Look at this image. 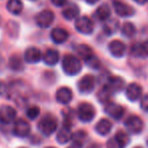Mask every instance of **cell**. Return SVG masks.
<instances>
[{
	"label": "cell",
	"instance_id": "cell-26",
	"mask_svg": "<svg viewBox=\"0 0 148 148\" xmlns=\"http://www.w3.org/2000/svg\"><path fill=\"white\" fill-rule=\"evenodd\" d=\"M112 95H113V91H112L107 85H105V86L99 91L97 97H99V101H101V103H107L108 101H109V99H111Z\"/></svg>",
	"mask_w": 148,
	"mask_h": 148
},
{
	"label": "cell",
	"instance_id": "cell-6",
	"mask_svg": "<svg viewBox=\"0 0 148 148\" xmlns=\"http://www.w3.org/2000/svg\"><path fill=\"white\" fill-rule=\"evenodd\" d=\"M125 127L132 134H139L143 129V122L138 116H130L125 121Z\"/></svg>",
	"mask_w": 148,
	"mask_h": 148
},
{
	"label": "cell",
	"instance_id": "cell-23",
	"mask_svg": "<svg viewBox=\"0 0 148 148\" xmlns=\"http://www.w3.org/2000/svg\"><path fill=\"white\" fill-rule=\"evenodd\" d=\"M76 52L78 54V56L80 58H82L84 60V62H86L87 60L90 59L92 56H95L93 54V51L89 46L87 45H84V44H81V45H78L76 47Z\"/></svg>",
	"mask_w": 148,
	"mask_h": 148
},
{
	"label": "cell",
	"instance_id": "cell-29",
	"mask_svg": "<svg viewBox=\"0 0 148 148\" xmlns=\"http://www.w3.org/2000/svg\"><path fill=\"white\" fill-rule=\"evenodd\" d=\"M122 34L127 38H132L136 34V27L132 23H125L122 25Z\"/></svg>",
	"mask_w": 148,
	"mask_h": 148
},
{
	"label": "cell",
	"instance_id": "cell-15",
	"mask_svg": "<svg viewBox=\"0 0 148 148\" xmlns=\"http://www.w3.org/2000/svg\"><path fill=\"white\" fill-rule=\"evenodd\" d=\"M23 58H25V61L27 63H38L42 59V53L38 48L31 47L25 50Z\"/></svg>",
	"mask_w": 148,
	"mask_h": 148
},
{
	"label": "cell",
	"instance_id": "cell-13",
	"mask_svg": "<svg viewBox=\"0 0 148 148\" xmlns=\"http://www.w3.org/2000/svg\"><path fill=\"white\" fill-rule=\"evenodd\" d=\"M72 97H73V93L69 87H60L56 92V99L58 103L62 105H68L71 101Z\"/></svg>",
	"mask_w": 148,
	"mask_h": 148
},
{
	"label": "cell",
	"instance_id": "cell-3",
	"mask_svg": "<svg viewBox=\"0 0 148 148\" xmlns=\"http://www.w3.org/2000/svg\"><path fill=\"white\" fill-rule=\"evenodd\" d=\"M77 116L79 120L83 123H89L93 120L95 116V109L91 103H82L79 105L77 110Z\"/></svg>",
	"mask_w": 148,
	"mask_h": 148
},
{
	"label": "cell",
	"instance_id": "cell-17",
	"mask_svg": "<svg viewBox=\"0 0 148 148\" xmlns=\"http://www.w3.org/2000/svg\"><path fill=\"white\" fill-rule=\"evenodd\" d=\"M107 86L113 91V93L118 92V91H121L125 87V81L123 80V78H121L119 76H113L108 80Z\"/></svg>",
	"mask_w": 148,
	"mask_h": 148
},
{
	"label": "cell",
	"instance_id": "cell-20",
	"mask_svg": "<svg viewBox=\"0 0 148 148\" xmlns=\"http://www.w3.org/2000/svg\"><path fill=\"white\" fill-rule=\"evenodd\" d=\"M72 134L70 127L68 126H64L60 129V131H58L57 133V142L60 144H66L72 139Z\"/></svg>",
	"mask_w": 148,
	"mask_h": 148
},
{
	"label": "cell",
	"instance_id": "cell-36",
	"mask_svg": "<svg viewBox=\"0 0 148 148\" xmlns=\"http://www.w3.org/2000/svg\"><path fill=\"white\" fill-rule=\"evenodd\" d=\"M68 148H81V144L79 143H76V142H74L71 146H69Z\"/></svg>",
	"mask_w": 148,
	"mask_h": 148
},
{
	"label": "cell",
	"instance_id": "cell-33",
	"mask_svg": "<svg viewBox=\"0 0 148 148\" xmlns=\"http://www.w3.org/2000/svg\"><path fill=\"white\" fill-rule=\"evenodd\" d=\"M107 148H122L121 145L117 142V140L115 138H112L108 141L107 143Z\"/></svg>",
	"mask_w": 148,
	"mask_h": 148
},
{
	"label": "cell",
	"instance_id": "cell-34",
	"mask_svg": "<svg viewBox=\"0 0 148 148\" xmlns=\"http://www.w3.org/2000/svg\"><path fill=\"white\" fill-rule=\"evenodd\" d=\"M7 95V86L4 82L0 81V95Z\"/></svg>",
	"mask_w": 148,
	"mask_h": 148
},
{
	"label": "cell",
	"instance_id": "cell-28",
	"mask_svg": "<svg viewBox=\"0 0 148 148\" xmlns=\"http://www.w3.org/2000/svg\"><path fill=\"white\" fill-rule=\"evenodd\" d=\"M118 27H119V21L117 19H109V21H106L103 29L108 35H113L118 29Z\"/></svg>",
	"mask_w": 148,
	"mask_h": 148
},
{
	"label": "cell",
	"instance_id": "cell-10",
	"mask_svg": "<svg viewBox=\"0 0 148 148\" xmlns=\"http://www.w3.org/2000/svg\"><path fill=\"white\" fill-rule=\"evenodd\" d=\"M114 9L116 13L120 16L123 17H129L135 13V10L132 6H130L127 3H124L122 1H115L114 2Z\"/></svg>",
	"mask_w": 148,
	"mask_h": 148
},
{
	"label": "cell",
	"instance_id": "cell-16",
	"mask_svg": "<svg viewBox=\"0 0 148 148\" xmlns=\"http://www.w3.org/2000/svg\"><path fill=\"white\" fill-rule=\"evenodd\" d=\"M68 32L61 27H55L51 32V39L55 44H63L68 39Z\"/></svg>",
	"mask_w": 148,
	"mask_h": 148
},
{
	"label": "cell",
	"instance_id": "cell-43",
	"mask_svg": "<svg viewBox=\"0 0 148 148\" xmlns=\"http://www.w3.org/2000/svg\"><path fill=\"white\" fill-rule=\"evenodd\" d=\"M21 148H23V147H21Z\"/></svg>",
	"mask_w": 148,
	"mask_h": 148
},
{
	"label": "cell",
	"instance_id": "cell-4",
	"mask_svg": "<svg viewBox=\"0 0 148 148\" xmlns=\"http://www.w3.org/2000/svg\"><path fill=\"white\" fill-rule=\"evenodd\" d=\"M54 18H55V14L53 11L49 10V9H45L37 14L36 23L42 29H47L53 23Z\"/></svg>",
	"mask_w": 148,
	"mask_h": 148
},
{
	"label": "cell",
	"instance_id": "cell-19",
	"mask_svg": "<svg viewBox=\"0 0 148 148\" xmlns=\"http://www.w3.org/2000/svg\"><path fill=\"white\" fill-rule=\"evenodd\" d=\"M112 127V123L108 119H101L95 125V131L99 135L106 136L111 132Z\"/></svg>",
	"mask_w": 148,
	"mask_h": 148
},
{
	"label": "cell",
	"instance_id": "cell-24",
	"mask_svg": "<svg viewBox=\"0 0 148 148\" xmlns=\"http://www.w3.org/2000/svg\"><path fill=\"white\" fill-rule=\"evenodd\" d=\"M78 14H79V8L75 4H69L62 11V15L64 16V18L68 19V21L76 18L78 16Z\"/></svg>",
	"mask_w": 148,
	"mask_h": 148
},
{
	"label": "cell",
	"instance_id": "cell-41",
	"mask_svg": "<svg viewBox=\"0 0 148 148\" xmlns=\"http://www.w3.org/2000/svg\"><path fill=\"white\" fill-rule=\"evenodd\" d=\"M32 1H35V0H32Z\"/></svg>",
	"mask_w": 148,
	"mask_h": 148
},
{
	"label": "cell",
	"instance_id": "cell-21",
	"mask_svg": "<svg viewBox=\"0 0 148 148\" xmlns=\"http://www.w3.org/2000/svg\"><path fill=\"white\" fill-rule=\"evenodd\" d=\"M111 16V8L108 4H101L95 10V17L99 21H106Z\"/></svg>",
	"mask_w": 148,
	"mask_h": 148
},
{
	"label": "cell",
	"instance_id": "cell-39",
	"mask_svg": "<svg viewBox=\"0 0 148 148\" xmlns=\"http://www.w3.org/2000/svg\"><path fill=\"white\" fill-rule=\"evenodd\" d=\"M47 148H54V147H47Z\"/></svg>",
	"mask_w": 148,
	"mask_h": 148
},
{
	"label": "cell",
	"instance_id": "cell-42",
	"mask_svg": "<svg viewBox=\"0 0 148 148\" xmlns=\"http://www.w3.org/2000/svg\"><path fill=\"white\" fill-rule=\"evenodd\" d=\"M147 144H148V141H147Z\"/></svg>",
	"mask_w": 148,
	"mask_h": 148
},
{
	"label": "cell",
	"instance_id": "cell-1",
	"mask_svg": "<svg viewBox=\"0 0 148 148\" xmlns=\"http://www.w3.org/2000/svg\"><path fill=\"white\" fill-rule=\"evenodd\" d=\"M62 68L67 75L73 76V75H76L81 71L82 64L76 56L68 54V55L64 56L63 60H62Z\"/></svg>",
	"mask_w": 148,
	"mask_h": 148
},
{
	"label": "cell",
	"instance_id": "cell-22",
	"mask_svg": "<svg viewBox=\"0 0 148 148\" xmlns=\"http://www.w3.org/2000/svg\"><path fill=\"white\" fill-rule=\"evenodd\" d=\"M132 53L140 58L148 57V40L143 43L134 45L132 47Z\"/></svg>",
	"mask_w": 148,
	"mask_h": 148
},
{
	"label": "cell",
	"instance_id": "cell-35",
	"mask_svg": "<svg viewBox=\"0 0 148 148\" xmlns=\"http://www.w3.org/2000/svg\"><path fill=\"white\" fill-rule=\"evenodd\" d=\"M51 1L55 6H58V7L63 6V5H65L66 3H67V0H51Z\"/></svg>",
	"mask_w": 148,
	"mask_h": 148
},
{
	"label": "cell",
	"instance_id": "cell-30",
	"mask_svg": "<svg viewBox=\"0 0 148 148\" xmlns=\"http://www.w3.org/2000/svg\"><path fill=\"white\" fill-rule=\"evenodd\" d=\"M40 115V108L37 106H33V107L29 108L27 111V116L29 119L35 120L36 118H38V116Z\"/></svg>",
	"mask_w": 148,
	"mask_h": 148
},
{
	"label": "cell",
	"instance_id": "cell-11",
	"mask_svg": "<svg viewBox=\"0 0 148 148\" xmlns=\"http://www.w3.org/2000/svg\"><path fill=\"white\" fill-rule=\"evenodd\" d=\"M105 112L115 120H120L124 116L125 110L122 106L117 105L115 103H107L105 107Z\"/></svg>",
	"mask_w": 148,
	"mask_h": 148
},
{
	"label": "cell",
	"instance_id": "cell-7",
	"mask_svg": "<svg viewBox=\"0 0 148 148\" xmlns=\"http://www.w3.org/2000/svg\"><path fill=\"white\" fill-rule=\"evenodd\" d=\"M95 85V79L92 75L90 74H87L85 76H83L80 80L78 81V84H77V87H78V90L80 91L81 93H89L93 90Z\"/></svg>",
	"mask_w": 148,
	"mask_h": 148
},
{
	"label": "cell",
	"instance_id": "cell-12",
	"mask_svg": "<svg viewBox=\"0 0 148 148\" xmlns=\"http://www.w3.org/2000/svg\"><path fill=\"white\" fill-rule=\"evenodd\" d=\"M109 51L114 57L121 58L126 53V46L120 40H114L109 44Z\"/></svg>",
	"mask_w": 148,
	"mask_h": 148
},
{
	"label": "cell",
	"instance_id": "cell-31",
	"mask_svg": "<svg viewBox=\"0 0 148 148\" xmlns=\"http://www.w3.org/2000/svg\"><path fill=\"white\" fill-rule=\"evenodd\" d=\"M10 67L14 70L23 69V62L18 56H13L10 59Z\"/></svg>",
	"mask_w": 148,
	"mask_h": 148
},
{
	"label": "cell",
	"instance_id": "cell-18",
	"mask_svg": "<svg viewBox=\"0 0 148 148\" xmlns=\"http://www.w3.org/2000/svg\"><path fill=\"white\" fill-rule=\"evenodd\" d=\"M59 53H58L57 50L54 49H49L46 51V53L43 56V60L47 65L54 66L59 62Z\"/></svg>",
	"mask_w": 148,
	"mask_h": 148
},
{
	"label": "cell",
	"instance_id": "cell-32",
	"mask_svg": "<svg viewBox=\"0 0 148 148\" xmlns=\"http://www.w3.org/2000/svg\"><path fill=\"white\" fill-rule=\"evenodd\" d=\"M140 107L143 111L148 112V95H145L142 97L141 101H140Z\"/></svg>",
	"mask_w": 148,
	"mask_h": 148
},
{
	"label": "cell",
	"instance_id": "cell-25",
	"mask_svg": "<svg viewBox=\"0 0 148 148\" xmlns=\"http://www.w3.org/2000/svg\"><path fill=\"white\" fill-rule=\"evenodd\" d=\"M6 7H7V10L11 14L17 15L19 13H21V11H23V4L21 0H8Z\"/></svg>",
	"mask_w": 148,
	"mask_h": 148
},
{
	"label": "cell",
	"instance_id": "cell-38",
	"mask_svg": "<svg viewBox=\"0 0 148 148\" xmlns=\"http://www.w3.org/2000/svg\"><path fill=\"white\" fill-rule=\"evenodd\" d=\"M85 1H86L88 4H95V3H97L99 0H85Z\"/></svg>",
	"mask_w": 148,
	"mask_h": 148
},
{
	"label": "cell",
	"instance_id": "cell-37",
	"mask_svg": "<svg viewBox=\"0 0 148 148\" xmlns=\"http://www.w3.org/2000/svg\"><path fill=\"white\" fill-rule=\"evenodd\" d=\"M134 1H135L136 3H138V4H145L148 0H134Z\"/></svg>",
	"mask_w": 148,
	"mask_h": 148
},
{
	"label": "cell",
	"instance_id": "cell-8",
	"mask_svg": "<svg viewBox=\"0 0 148 148\" xmlns=\"http://www.w3.org/2000/svg\"><path fill=\"white\" fill-rule=\"evenodd\" d=\"M31 132V126L25 120L18 119L15 121L14 126H13V134L17 137H27Z\"/></svg>",
	"mask_w": 148,
	"mask_h": 148
},
{
	"label": "cell",
	"instance_id": "cell-27",
	"mask_svg": "<svg viewBox=\"0 0 148 148\" xmlns=\"http://www.w3.org/2000/svg\"><path fill=\"white\" fill-rule=\"evenodd\" d=\"M114 138L117 140V142L120 144V145H121L122 148H125L130 142L129 135H128V134L126 133V132H124V131L117 132V134H116Z\"/></svg>",
	"mask_w": 148,
	"mask_h": 148
},
{
	"label": "cell",
	"instance_id": "cell-5",
	"mask_svg": "<svg viewBox=\"0 0 148 148\" xmlns=\"http://www.w3.org/2000/svg\"><path fill=\"white\" fill-rule=\"evenodd\" d=\"M75 29L83 35H89L93 32V23L87 16L77 17L75 21Z\"/></svg>",
	"mask_w": 148,
	"mask_h": 148
},
{
	"label": "cell",
	"instance_id": "cell-9",
	"mask_svg": "<svg viewBox=\"0 0 148 148\" xmlns=\"http://www.w3.org/2000/svg\"><path fill=\"white\" fill-rule=\"evenodd\" d=\"M16 117V111L10 106H2L0 108V123H12Z\"/></svg>",
	"mask_w": 148,
	"mask_h": 148
},
{
	"label": "cell",
	"instance_id": "cell-14",
	"mask_svg": "<svg viewBox=\"0 0 148 148\" xmlns=\"http://www.w3.org/2000/svg\"><path fill=\"white\" fill-rule=\"evenodd\" d=\"M142 95V88L137 83H131L126 88V97L130 101H135L140 99Z\"/></svg>",
	"mask_w": 148,
	"mask_h": 148
},
{
	"label": "cell",
	"instance_id": "cell-40",
	"mask_svg": "<svg viewBox=\"0 0 148 148\" xmlns=\"http://www.w3.org/2000/svg\"><path fill=\"white\" fill-rule=\"evenodd\" d=\"M135 148H141V147H135Z\"/></svg>",
	"mask_w": 148,
	"mask_h": 148
},
{
	"label": "cell",
	"instance_id": "cell-2",
	"mask_svg": "<svg viewBox=\"0 0 148 148\" xmlns=\"http://www.w3.org/2000/svg\"><path fill=\"white\" fill-rule=\"evenodd\" d=\"M38 127H39V130L41 131V133H43L44 135H46V136H50L57 130L58 121L54 116L46 115L45 117L40 121Z\"/></svg>",
	"mask_w": 148,
	"mask_h": 148
}]
</instances>
